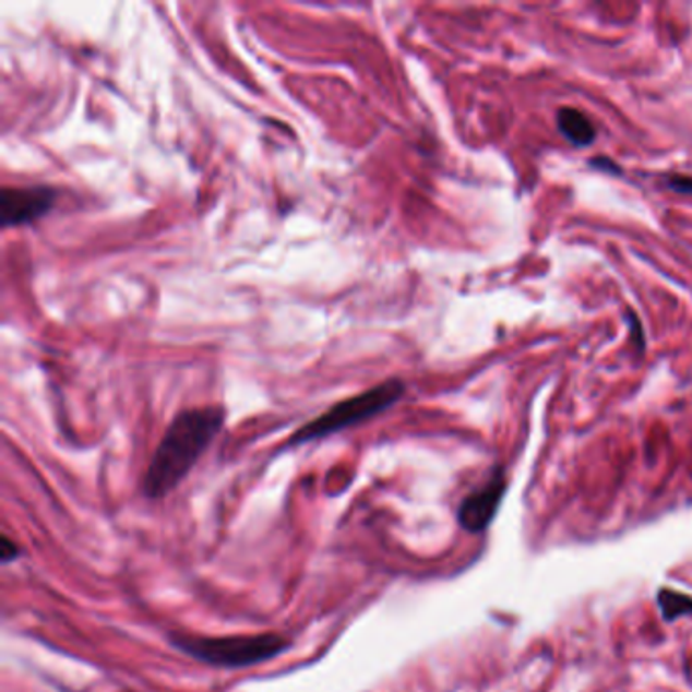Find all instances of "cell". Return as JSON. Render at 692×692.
Masks as SVG:
<instances>
[{"label":"cell","instance_id":"4","mask_svg":"<svg viewBox=\"0 0 692 692\" xmlns=\"http://www.w3.org/2000/svg\"><path fill=\"white\" fill-rule=\"evenodd\" d=\"M58 203V191L49 186L4 188L0 193L2 228L27 226L47 216Z\"/></svg>","mask_w":692,"mask_h":692},{"label":"cell","instance_id":"8","mask_svg":"<svg viewBox=\"0 0 692 692\" xmlns=\"http://www.w3.org/2000/svg\"><path fill=\"white\" fill-rule=\"evenodd\" d=\"M666 186L678 191V193H684V195H692V177H684V175H672L666 179Z\"/></svg>","mask_w":692,"mask_h":692},{"label":"cell","instance_id":"2","mask_svg":"<svg viewBox=\"0 0 692 692\" xmlns=\"http://www.w3.org/2000/svg\"><path fill=\"white\" fill-rule=\"evenodd\" d=\"M175 648L186 652L198 663L217 668H246L254 664L269 663L290 648L287 637L276 634L207 635L171 634Z\"/></svg>","mask_w":692,"mask_h":692},{"label":"cell","instance_id":"5","mask_svg":"<svg viewBox=\"0 0 692 692\" xmlns=\"http://www.w3.org/2000/svg\"><path fill=\"white\" fill-rule=\"evenodd\" d=\"M505 491V479L502 472L493 476L490 484L484 490L472 493L462 505H460V524L467 533H481L488 528L496 510L502 502Z\"/></svg>","mask_w":692,"mask_h":692},{"label":"cell","instance_id":"10","mask_svg":"<svg viewBox=\"0 0 692 692\" xmlns=\"http://www.w3.org/2000/svg\"><path fill=\"white\" fill-rule=\"evenodd\" d=\"M628 318L632 321V339H634L637 351H644V332H642V325L640 321L635 319L634 313H628Z\"/></svg>","mask_w":692,"mask_h":692},{"label":"cell","instance_id":"3","mask_svg":"<svg viewBox=\"0 0 692 692\" xmlns=\"http://www.w3.org/2000/svg\"><path fill=\"white\" fill-rule=\"evenodd\" d=\"M404 382L398 378H390L386 382L378 384L374 389L366 390L358 396H351L347 401L333 404L327 413H323L318 419L307 422L297 433L290 437V445H301L309 441H318L323 437L339 433L347 427L360 425L363 420L372 419L375 415L389 410L392 404L398 403L404 396Z\"/></svg>","mask_w":692,"mask_h":692},{"label":"cell","instance_id":"1","mask_svg":"<svg viewBox=\"0 0 692 692\" xmlns=\"http://www.w3.org/2000/svg\"><path fill=\"white\" fill-rule=\"evenodd\" d=\"M224 422L226 410L222 406H200L179 413L148 463L143 479L146 498L159 500L171 493L200 462Z\"/></svg>","mask_w":692,"mask_h":692},{"label":"cell","instance_id":"9","mask_svg":"<svg viewBox=\"0 0 692 692\" xmlns=\"http://www.w3.org/2000/svg\"><path fill=\"white\" fill-rule=\"evenodd\" d=\"M0 542H2V545H0V559H2V563L15 561L16 557H19V547H16L15 542H13L9 536H2Z\"/></svg>","mask_w":692,"mask_h":692},{"label":"cell","instance_id":"11","mask_svg":"<svg viewBox=\"0 0 692 692\" xmlns=\"http://www.w3.org/2000/svg\"><path fill=\"white\" fill-rule=\"evenodd\" d=\"M589 163H592V167H597V169H606V171L620 174V167L613 165V160L607 159V157H595V159L589 160Z\"/></svg>","mask_w":692,"mask_h":692},{"label":"cell","instance_id":"7","mask_svg":"<svg viewBox=\"0 0 692 692\" xmlns=\"http://www.w3.org/2000/svg\"><path fill=\"white\" fill-rule=\"evenodd\" d=\"M658 604H660L664 620L666 621H675L678 618H682V616L692 613V599L689 595H682V593L664 589L658 595Z\"/></svg>","mask_w":692,"mask_h":692},{"label":"cell","instance_id":"6","mask_svg":"<svg viewBox=\"0 0 692 692\" xmlns=\"http://www.w3.org/2000/svg\"><path fill=\"white\" fill-rule=\"evenodd\" d=\"M557 127L571 145L589 146L595 141V127L592 120L577 108H561L557 112Z\"/></svg>","mask_w":692,"mask_h":692}]
</instances>
